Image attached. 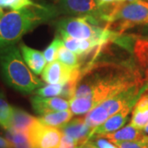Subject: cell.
I'll use <instances>...</instances> for the list:
<instances>
[{
  "mask_svg": "<svg viewBox=\"0 0 148 148\" xmlns=\"http://www.w3.org/2000/svg\"><path fill=\"white\" fill-rule=\"evenodd\" d=\"M58 15L56 6L38 3L7 12L0 19V49L16 45L28 32Z\"/></svg>",
  "mask_w": 148,
  "mask_h": 148,
  "instance_id": "1",
  "label": "cell"
},
{
  "mask_svg": "<svg viewBox=\"0 0 148 148\" xmlns=\"http://www.w3.org/2000/svg\"><path fill=\"white\" fill-rule=\"evenodd\" d=\"M0 73L7 84L24 95L44 86L42 81L28 68L16 45L0 49Z\"/></svg>",
  "mask_w": 148,
  "mask_h": 148,
  "instance_id": "2",
  "label": "cell"
},
{
  "mask_svg": "<svg viewBox=\"0 0 148 148\" xmlns=\"http://www.w3.org/2000/svg\"><path fill=\"white\" fill-rule=\"evenodd\" d=\"M35 148H58L63 132L58 127H49L37 120L27 132Z\"/></svg>",
  "mask_w": 148,
  "mask_h": 148,
  "instance_id": "3",
  "label": "cell"
},
{
  "mask_svg": "<svg viewBox=\"0 0 148 148\" xmlns=\"http://www.w3.org/2000/svg\"><path fill=\"white\" fill-rule=\"evenodd\" d=\"M58 14L70 16H95L98 13L99 6L95 0H59Z\"/></svg>",
  "mask_w": 148,
  "mask_h": 148,
  "instance_id": "4",
  "label": "cell"
},
{
  "mask_svg": "<svg viewBox=\"0 0 148 148\" xmlns=\"http://www.w3.org/2000/svg\"><path fill=\"white\" fill-rule=\"evenodd\" d=\"M59 129L63 134L73 138L79 147L89 142L93 130L86 124L84 117L74 119L59 127Z\"/></svg>",
  "mask_w": 148,
  "mask_h": 148,
  "instance_id": "5",
  "label": "cell"
},
{
  "mask_svg": "<svg viewBox=\"0 0 148 148\" xmlns=\"http://www.w3.org/2000/svg\"><path fill=\"white\" fill-rule=\"evenodd\" d=\"M75 69H70L59 61H53L45 68L41 77L48 84L64 85L72 77Z\"/></svg>",
  "mask_w": 148,
  "mask_h": 148,
  "instance_id": "6",
  "label": "cell"
},
{
  "mask_svg": "<svg viewBox=\"0 0 148 148\" xmlns=\"http://www.w3.org/2000/svg\"><path fill=\"white\" fill-rule=\"evenodd\" d=\"M31 103L34 111L40 116L54 111L68 110L69 108V101L62 97L44 98L35 95L31 97Z\"/></svg>",
  "mask_w": 148,
  "mask_h": 148,
  "instance_id": "7",
  "label": "cell"
},
{
  "mask_svg": "<svg viewBox=\"0 0 148 148\" xmlns=\"http://www.w3.org/2000/svg\"><path fill=\"white\" fill-rule=\"evenodd\" d=\"M132 110L130 107H126L115 114L110 117L104 123L92 130L91 136H103L108 133H112L119 130L127 121L129 113Z\"/></svg>",
  "mask_w": 148,
  "mask_h": 148,
  "instance_id": "8",
  "label": "cell"
},
{
  "mask_svg": "<svg viewBox=\"0 0 148 148\" xmlns=\"http://www.w3.org/2000/svg\"><path fill=\"white\" fill-rule=\"evenodd\" d=\"M19 49L25 63L33 72V73L36 75L42 74L46 65V60L44 53L37 49L27 46L23 43L20 44Z\"/></svg>",
  "mask_w": 148,
  "mask_h": 148,
  "instance_id": "9",
  "label": "cell"
},
{
  "mask_svg": "<svg viewBox=\"0 0 148 148\" xmlns=\"http://www.w3.org/2000/svg\"><path fill=\"white\" fill-rule=\"evenodd\" d=\"M131 124L141 131L148 124V91L141 95L132 109Z\"/></svg>",
  "mask_w": 148,
  "mask_h": 148,
  "instance_id": "10",
  "label": "cell"
},
{
  "mask_svg": "<svg viewBox=\"0 0 148 148\" xmlns=\"http://www.w3.org/2000/svg\"><path fill=\"white\" fill-rule=\"evenodd\" d=\"M138 67L144 73V77L148 82V37L138 36L133 46V51Z\"/></svg>",
  "mask_w": 148,
  "mask_h": 148,
  "instance_id": "11",
  "label": "cell"
},
{
  "mask_svg": "<svg viewBox=\"0 0 148 148\" xmlns=\"http://www.w3.org/2000/svg\"><path fill=\"white\" fill-rule=\"evenodd\" d=\"M145 134L143 131L138 130L132 124H128L116 132L108 133L102 137L108 139L112 143L115 142H127V141H139L144 138Z\"/></svg>",
  "mask_w": 148,
  "mask_h": 148,
  "instance_id": "12",
  "label": "cell"
},
{
  "mask_svg": "<svg viewBox=\"0 0 148 148\" xmlns=\"http://www.w3.org/2000/svg\"><path fill=\"white\" fill-rule=\"evenodd\" d=\"M36 120L37 118L30 114L27 111L18 107H13L12 128L18 132L27 133L29 129Z\"/></svg>",
  "mask_w": 148,
  "mask_h": 148,
  "instance_id": "13",
  "label": "cell"
},
{
  "mask_svg": "<svg viewBox=\"0 0 148 148\" xmlns=\"http://www.w3.org/2000/svg\"><path fill=\"white\" fill-rule=\"evenodd\" d=\"M73 114L71 110L57 111L40 115L37 119L41 123L46 126L59 128L72 119Z\"/></svg>",
  "mask_w": 148,
  "mask_h": 148,
  "instance_id": "14",
  "label": "cell"
},
{
  "mask_svg": "<svg viewBox=\"0 0 148 148\" xmlns=\"http://www.w3.org/2000/svg\"><path fill=\"white\" fill-rule=\"evenodd\" d=\"M13 115V106L7 101L6 95L3 90H0V127L4 130L12 127Z\"/></svg>",
  "mask_w": 148,
  "mask_h": 148,
  "instance_id": "15",
  "label": "cell"
},
{
  "mask_svg": "<svg viewBox=\"0 0 148 148\" xmlns=\"http://www.w3.org/2000/svg\"><path fill=\"white\" fill-rule=\"evenodd\" d=\"M109 118L110 115L108 111L101 105L95 106L84 117L86 124L92 129L104 123Z\"/></svg>",
  "mask_w": 148,
  "mask_h": 148,
  "instance_id": "16",
  "label": "cell"
},
{
  "mask_svg": "<svg viewBox=\"0 0 148 148\" xmlns=\"http://www.w3.org/2000/svg\"><path fill=\"white\" fill-rule=\"evenodd\" d=\"M95 102L90 98L87 97H78L73 98L69 101L70 110L75 115H80L88 113L95 107Z\"/></svg>",
  "mask_w": 148,
  "mask_h": 148,
  "instance_id": "17",
  "label": "cell"
},
{
  "mask_svg": "<svg viewBox=\"0 0 148 148\" xmlns=\"http://www.w3.org/2000/svg\"><path fill=\"white\" fill-rule=\"evenodd\" d=\"M57 59L60 63L70 69H75L82 68V63L78 55L70 51L67 48L64 47V45L58 49Z\"/></svg>",
  "mask_w": 148,
  "mask_h": 148,
  "instance_id": "18",
  "label": "cell"
},
{
  "mask_svg": "<svg viewBox=\"0 0 148 148\" xmlns=\"http://www.w3.org/2000/svg\"><path fill=\"white\" fill-rule=\"evenodd\" d=\"M64 45V44L63 40L58 36H56V37L53 40V41L49 44V45L43 52L45 58L48 64L52 63L57 58V53H58V49Z\"/></svg>",
  "mask_w": 148,
  "mask_h": 148,
  "instance_id": "19",
  "label": "cell"
},
{
  "mask_svg": "<svg viewBox=\"0 0 148 148\" xmlns=\"http://www.w3.org/2000/svg\"><path fill=\"white\" fill-rule=\"evenodd\" d=\"M64 88V85L62 84H49V86H45L39 89L36 90L35 95H39L40 97H53L56 95H61Z\"/></svg>",
  "mask_w": 148,
  "mask_h": 148,
  "instance_id": "20",
  "label": "cell"
},
{
  "mask_svg": "<svg viewBox=\"0 0 148 148\" xmlns=\"http://www.w3.org/2000/svg\"><path fill=\"white\" fill-rule=\"evenodd\" d=\"M32 0H2L3 8H10L12 10H20L26 7L33 5Z\"/></svg>",
  "mask_w": 148,
  "mask_h": 148,
  "instance_id": "21",
  "label": "cell"
},
{
  "mask_svg": "<svg viewBox=\"0 0 148 148\" xmlns=\"http://www.w3.org/2000/svg\"><path fill=\"white\" fill-rule=\"evenodd\" d=\"M119 148H148L146 135L139 141H127V142H115L114 143Z\"/></svg>",
  "mask_w": 148,
  "mask_h": 148,
  "instance_id": "22",
  "label": "cell"
},
{
  "mask_svg": "<svg viewBox=\"0 0 148 148\" xmlns=\"http://www.w3.org/2000/svg\"><path fill=\"white\" fill-rule=\"evenodd\" d=\"M89 141L96 146L97 148H117L111 142L102 136H92Z\"/></svg>",
  "mask_w": 148,
  "mask_h": 148,
  "instance_id": "23",
  "label": "cell"
},
{
  "mask_svg": "<svg viewBox=\"0 0 148 148\" xmlns=\"http://www.w3.org/2000/svg\"><path fill=\"white\" fill-rule=\"evenodd\" d=\"M58 148H79V146L74 141L73 138H69V136L63 134L61 142Z\"/></svg>",
  "mask_w": 148,
  "mask_h": 148,
  "instance_id": "24",
  "label": "cell"
},
{
  "mask_svg": "<svg viewBox=\"0 0 148 148\" xmlns=\"http://www.w3.org/2000/svg\"><path fill=\"white\" fill-rule=\"evenodd\" d=\"M0 148H12V145L8 139L0 137Z\"/></svg>",
  "mask_w": 148,
  "mask_h": 148,
  "instance_id": "25",
  "label": "cell"
},
{
  "mask_svg": "<svg viewBox=\"0 0 148 148\" xmlns=\"http://www.w3.org/2000/svg\"><path fill=\"white\" fill-rule=\"evenodd\" d=\"M12 148H35L33 147L30 140L25 142V143H20V144H16V145H12Z\"/></svg>",
  "mask_w": 148,
  "mask_h": 148,
  "instance_id": "26",
  "label": "cell"
},
{
  "mask_svg": "<svg viewBox=\"0 0 148 148\" xmlns=\"http://www.w3.org/2000/svg\"><path fill=\"white\" fill-rule=\"evenodd\" d=\"M95 1L98 3V6L112 3H116V2H125V0H95Z\"/></svg>",
  "mask_w": 148,
  "mask_h": 148,
  "instance_id": "27",
  "label": "cell"
},
{
  "mask_svg": "<svg viewBox=\"0 0 148 148\" xmlns=\"http://www.w3.org/2000/svg\"><path fill=\"white\" fill-rule=\"evenodd\" d=\"M79 148H97L96 147V146H95L93 143H91V142H87L86 143H85L83 145H82V146H80Z\"/></svg>",
  "mask_w": 148,
  "mask_h": 148,
  "instance_id": "28",
  "label": "cell"
},
{
  "mask_svg": "<svg viewBox=\"0 0 148 148\" xmlns=\"http://www.w3.org/2000/svg\"><path fill=\"white\" fill-rule=\"evenodd\" d=\"M143 132L144 134H147V135H148V124L146 126V127H144V129L143 130Z\"/></svg>",
  "mask_w": 148,
  "mask_h": 148,
  "instance_id": "29",
  "label": "cell"
},
{
  "mask_svg": "<svg viewBox=\"0 0 148 148\" xmlns=\"http://www.w3.org/2000/svg\"><path fill=\"white\" fill-rule=\"evenodd\" d=\"M4 15V13H3V8H0V19H1V17Z\"/></svg>",
  "mask_w": 148,
  "mask_h": 148,
  "instance_id": "30",
  "label": "cell"
},
{
  "mask_svg": "<svg viewBox=\"0 0 148 148\" xmlns=\"http://www.w3.org/2000/svg\"><path fill=\"white\" fill-rule=\"evenodd\" d=\"M134 1H137V0H125V2H134Z\"/></svg>",
  "mask_w": 148,
  "mask_h": 148,
  "instance_id": "31",
  "label": "cell"
},
{
  "mask_svg": "<svg viewBox=\"0 0 148 148\" xmlns=\"http://www.w3.org/2000/svg\"><path fill=\"white\" fill-rule=\"evenodd\" d=\"M146 139H147V146H148V136H146Z\"/></svg>",
  "mask_w": 148,
  "mask_h": 148,
  "instance_id": "32",
  "label": "cell"
},
{
  "mask_svg": "<svg viewBox=\"0 0 148 148\" xmlns=\"http://www.w3.org/2000/svg\"><path fill=\"white\" fill-rule=\"evenodd\" d=\"M144 1H146V2H147L148 3V0H144Z\"/></svg>",
  "mask_w": 148,
  "mask_h": 148,
  "instance_id": "33",
  "label": "cell"
}]
</instances>
